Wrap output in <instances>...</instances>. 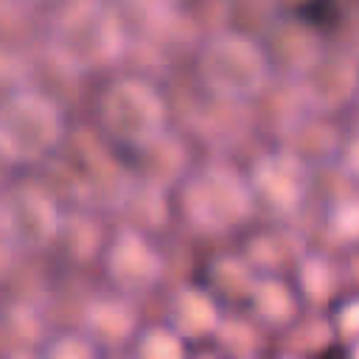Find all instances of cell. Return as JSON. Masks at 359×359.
<instances>
[{
    "label": "cell",
    "mask_w": 359,
    "mask_h": 359,
    "mask_svg": "<svg viewBox=\"0 0 359 359\" xmlns=\"http://www.w3.org/2000/svg\"><path fill=\"white\" fill-rule=\"evenodd\" d=\"M348 359H359V339L351 342V351H348Z\"/></svg>",
    "instance_id": "25"
},
{
    "label": "cell",
    "mask_w": 359,
    "mask_h": 359,
    "mask_svg": "<svg viewBox=\"0 0 359 359\" xmlns=\"http://www.w3.org/2000/svg\"><path fill=\"white\" fill-rule=\"evenodd\" d=\"M84 328L95 345H121L137 328V311L123 294H104L84 309Z\"/></svg>",
    "instance_id": "10"
},
{
    "label": "cell",
    "mask_w": 359,
    "mask_h": 359,
    "mask_svg": "<svg viewBox=\"0 0 359 359\" xmlns=\"http://www.w3.org/2000/svg\"><path fill=\"white\" fill-rule=\"evenodd\" d=\"M325 230L337 244H356L359 241V196H342L331 205Z\"/></svg>",
    "instance_id": "17"
},
{
    "label": "cell",
    "mask_w": 359,
    "mask_h": 359,
    "mask_svg": "<svg viewBox=\"0 0 359 359\" xmlns=\"http://www.w3.org/2000/svg\"><path fill=\"white\" fill-rule=\"evenodd\" d=\"M135 356L137 359H188V351H185V339L171 325L165 328L157 325L140 334Z\"/></svg>",
    "instance_id": "16"
},
{
    "label": "cell",
    "mask_w": 359,
    "mask_h": 359,
    "mask_svg": "<svg viewBox=\"0 0 359 359\" xmlns=\"http://www.w3.org/2000/svg\"><path fill=\"white\" fill-rule=\"evenodd\" d=\"M42 359H98V348L87 334H62L48 342Z\"/></svg>",
    "instance_id": "19"
},
{
    "label": "cell",
    "mask_w": 359,
    "mask_h": 359,
    "mask_svg": "<svg viewBox=\"0 0 359 359\" xmlns=\"http://www.w3.org/2000/svg\"><path fill=\"white\" fill-rule=\"evenodd\" d=\"M137 165H140V182L143 185H151V188H160L171 180H177L185 168V146L174 137V135H163L157 137L154 143L137 149Z\"/></svg>",
    "instance_id": "12"
},
{
    "label": "cell",
    "mask_w": 359,
    "mask_h": 359,
    "mask_svg": "<svg viewBox=\"0 0 359 359\" xmlns=\"http://www.w3.org/2000/svg\"><path fill=\"white\" fill-rule=\"evenodd\" d=\"M331 289H334V275H331L328 264L323 258H317V255L306 258L300 264V292L309 300L320 303V300H325L331 294Z\"/></svg>",
    "instance_id": "18"
},
{
    "label": "cell",
    "mask_w": 359,
    "mask_h": 359,
    "mask_svg": "<svg viewBox=\"0 0 359 359\" xmlns=\"http://www.w3.org/2000/svg\"><path fill=\"white\" fill-rule=\"evenodd\" d=\"M196 359H219V356H213V353H205V356H196Z\"/></svg>",
    "instance_id": "26"
},
{
    "label": "cell",
    "mask_w": 359,
    "mask_h": 359,
    "mask_svg": "<svg viewBox=\"0 0 359 359\" xmlns=\"http://www.w3.org/2000/svg\"><path fill=\"white\" fill-rule=\"evenodd\" d=\"M11 165V160H8V154L3 151V146H0V180H3V174H6V168Z\"/></svg>",
    "instance_id": "23"
},
{
    "label": "cell",
    "mask_w": 359,
    "mask_h": 359,
    "mask_svg": "<svg viewBox=\"0 0 359 359\" xmlns=\"http://www.w3.org/2000/svg\"><path fill=\"white\" fill-rule=\"evenodd\" d=\"M337 143V135L331 126H325L323 121H294L289 129V151L297 154L303 163L309 157H323L331 151V146Z\"/></svg>",
    "instance_id": "15"
},
{
    "label": "cell",
    "mask_w": 359,
    "mask_h": 359,
    "mask_svg": "<svg viewBox=\"0 0 359 359\" xmlns=\"http://www.w3.org/2000/svg\"><path fill=\"white\" fill-rule=\"evenodd\" d=\"M168 325L182 337V339H202L219 331L222 314L216 306V297L208 294L205 289L185 286L174 294L171 300V314Z\"/></svg>",
    "instance_id": "11"
},
{
    "label": "cell",
    "mask_w": 359,
    "mask_h": 359,
    "mask_svg": "<svg viewBox=\"0 0 359 359\" xmlns=\"http://www.w3.org/2000/svg\"><path fill=\"white\" fill-rule=\"evenodd\" d=\"M65 135L62 109L45 93L22 87L0 98V146L11 163L45 160Z\"/></svg>",
    "instance_id": "4"
},
{
    "label": "cell",
    "mask_w": 359,
    "mask_h": 359,
    "mask_svg": "<svg viewBox=\"0 0 359 359\" xmlns=\"http://www.w3.org/2000/svg\"><path fill=\"white\" fill-rule=\"evenodd\" d=\"M255 202L275 213H292L300 208L306 188H309V174L306 163L292 154L289 149L280 151H266L255 160L250 177H247Z\"/></svg>",
    "instance_id": "7"
},
{
    "label": "cell",
    "mask_w": 359,
    "mask_h": 359,
    "mask_svg": "<svg viewBox=\"0 0 359 359\" xmlns=\"http://www.w3.org/2000/svg\"><path fill=\"white\" fill-rule=\"evenodd\" d=\"M22 79H25V67L17 59V53L0 48V93H3V98L17 93V90H22L25 87Z\"/></svg>",
    "instance_id": "20"
},
{
    "label": "cell",
    "mask_w": 359,
    "mask_h": 359,
    "mask_svg": "<svg viewBox=\"0 0 359 359\" xmlns=\"http://www.w3.org/2000/svg\"><path fill=\"white\" fill-rule=\"evenodd\" d=\"M104 269L121 292L135 294L157 286V280L163 278V255L143 236V230L126 227L107 244Z\"/></svg>",
    "instance_id": "8"
},
{
    "label": "cell",
    "mask_w": 359,
    "mask_h": 359,
    "mask_svg": "<svg viewBox=\"0 0 359 359\" xmlns=\"http://www.w3.org/2000/svg\"><path fill=\"white\" fill-rule=\"evenodd\" d=\"M337 331L351 342L359 339V297H351L337 309Z\"/></svg>",
    "instance_id": "21"
},
{
    "label": "cell",
    "mask_w": 359,
    "mask_h": 359,
    "mask_svg": "<svg viewBox=\"0 0 359 359\" xmlns=\"http://www.w3.org/2000/svg\"><path fill=\"white\" fill-rule=\"evenodd\" d=\"M20 247H42L59 236L62 219L53 196L34 185H17L6 199H0Z\"/></svg>",
    "instance_id": "9"
},
{
    "label": "cell",
    "mask_w": 359,
    "mask_h": 359,
    "mask_svg": "<svg viewBox=\"0 0 359 359\" xmlns=\"http://www.w3.org/2000/svg\"><path fill=\"white\" fill-rule=\"evenodd\" d=\"M165 123H168L165 98L146 79L137 76L115 79L101 95V126L115 143L132 151L163 137L168 132Z\"/></svg>",
    "instance_id": "5"
},
{
    "label": "cell",
    "mask_w": 359,
    "mask_h": 359,
    "mask_svg": "<svg viewBox=\"0 0 359 359\" xmlns=\"http://www.w3.org/2000/svg\"><path fill=\"white\" fill-rule=\"evenodd\" d=\"M143 3H154V6H165V8H177L180 0H143Z\"/></svg>",
    "instance_id": "24"
},
{
    "label": "cell",
    "mask_w": 359,
    "mask_h": 359,
    "mask_svg": "<svg viewBox=\"0 0 359 359\" xmlns=\"http://www.w3.org/2000/svg\"><path fill=\"white\" fill-rule=\"evenodd\" d=\"M180 205L191 227L202 233H230L250 219L255 196L247 177L224 163H208L185 177Z\"/></svg>",
    "instance_id": "3"
},
{
    "label": "cell",
    "mask_w": 359,
    "mask_h": 359,
    "mask_svg": "<svg viewBox=\"0 0 359 359\" xmlns=\"http://www.w3.org/2000/svg\"><path fill=\"white\" fill-rule=\"evenodd\" d=\"M272 73L266 50L247 34H213L199 50V76L213 98L244 104L264 93Z\"/></svg>",
    "instance_id": "2"
},
{
    "label": "cell",
    "mask_w": 359,
    "mask_h": 359,
    "mask_svg": "<svg viewBox=\"0 0 359 359\" xmlns=\"http://www.w3.org/2000/svg\"><path fill=\"white\" fill-rule=\"evenodd\" d=\"M342 165H345V171L351 177L359 180V132H353L348 137V143L342 146Z\"/></svg>",
    "instance_id": "22"
},
{
    "label": "cell",
    "mask_w": 359,
    "mask_h": 359,
    "mask_svg": "<svg viewBox=\"0 0 359 359\" xmlns=\"http://www.w3.org/2000/svg\"><path fill=\"white\" fill-rule=\"evenodd\" d=\"M126 28L107 0H67L48 31L50 59L70 73H90L126 53Z\"/></svg>",
    "instance_id": "1"
},
{
    "label": "cell",
    "mask_w": 359,
    "mask_h": 359,
    "mask_svg": "<svg viewBox=\"0 0 359 359\" xmlns=\"http://www.w3.org/2000/svg\"><path fill=\"white\" fill-rule=\"evenodd\" d=\"M283 359H297V356H283Z\"/></svg>",
    "instance_id": "27"
},
{
    "label": "cell",
    "mask_w": 359,
    "mask_h": 359,
    "mask_svg": "<svg viewBox=\"0 0 359 359\" xmlns=\"http://www.w3.org/2000/svg\"><path fill=\"white\" fill-rule=\"evenodd\" d=\"M250 303L255 317L266 325H286L297 314L294 292L278 278H258L250 292Z\"/></svg>",
    "instance_id": "14"
},
{
    "label": "cell",
    "mask_w": 359,
    "mask_h": 359,
    "mask_svg": "<svg viewBox=\"0 0 359 359\" xmlns=\"http://www.w3.org/2000/svg\"><path fill=\"white\" fill-rule=\"evenodd\" d=\"M323 48L317 45V39L311 36L309 28L297 25V22H283L272 39H269V62H280L292 76H297Z\"/></svg>",
    "instance_id": "13"
},
{
    "label": "cell",
    "mask_w": 359,
    "mask_h": 359,
    "mask_svg": "<svg viewBox=\"0 0 359 359\" xmlns=\"http://www.w3.org/2000/svg\"><path fill=\"white\" fill-rule=\"evenodd\" d=\"M297 95L314 112H331L345 107L359 93V59L325 48L297 76Z\"/></svg>",
    "instance_id": "6"
}]
</instances>
